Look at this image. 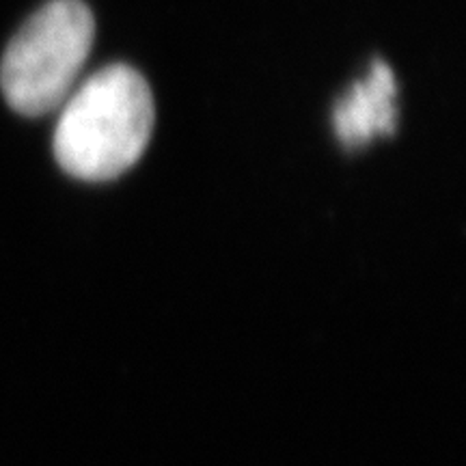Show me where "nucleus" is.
Segmentation results:
<instances>
[{"instance_id":"nucleus-2","label":"nucleus","mask_w":466,"mask_h":466,"mask_svg":"<svg viewBox=\"0 0 466 466\" xmlns=\"http://www.w3.org/2000/svg\"><path fill=\"white\" fill-rule=\"evenodd\" d=\"M96 20L83 0H50L7 46L0 86L25 116L48 115L67 100L91 52Z\"/></svg>"},{"instance_id":"nucleus-3","label":"nucleus","mask_w":466,"mask_h":466,"mask_svg":"<svg viewBox=\"0 0 466 466\" xmlns=\"http://www.w3.org/2000/svg\"><path fill=\"white\" fill-rule=\"evenodd\" d=\"M398 80L393 69L376 58L365 80H359L333 110V127L343 147H365L380 134L391 137L398 127Z\"/></svg>"},{"instance_id":"nucleus-1","label":"nucleus","mask_w":466,"mask_h":466,"mask_svg":"<svg viewBox=\"0 0 466 466\" xmlns=\"http://www.w3.org/2000/svg\"><path fill=\"white\" fill-rule=\"evenodd\" d=\"M154 96L130 66H108L69 93L55 130L56 162L72 177L106 182L137 165L154 130Z\"/></svg>"}]
</instances>
